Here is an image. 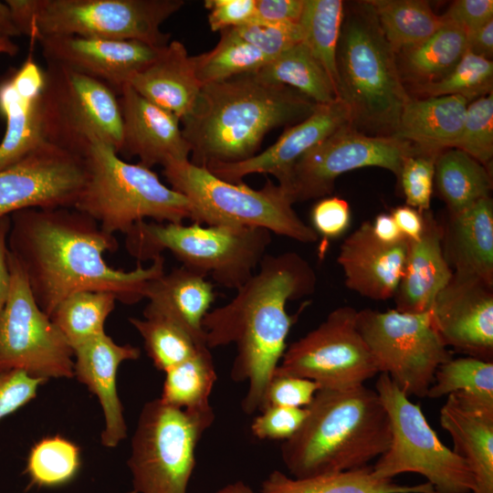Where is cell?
Returning <instances> with one entry per match:
<instances>
[{"label": "cell", "instance_id": "cell-31", "mask_svg": "<svg viewBox=\"0 0 493 493\" xmlns=\"http://www.w3.org/2000/svg\"><path fill=\"white\" fill-rule=\"evenodd\" d=\"M260 493H435L425 482L400 485L393 479L376 477L372 467L295 478L279 470L272 471L262 482Z\"/></svg>", "mask_w": 493, "mask_h": 493}, {"label": "cell", "instance_id": "cell-57", "mask_svg": "<svg viewBox=\"0 0 493 493\" xmlns=\"http://www.w3.org/2000/svg\"><path fill=\"white\" fill-rule=\"evenodd\" d=\"M372 228L376 238L385 244H395L406 239L389 214L378 215L372 223Z\"/></svg>", "mask_w": 493, "mask_h": 493}, {"label": "cell", "instance_id": "cell-39", "mask_svg": "<svg viewBox=\"0 0 493 493\" xmlns=\"http://www.w3.org/2000/svg\"><path fill=\"white\" fill-rule=\"evenodd\" d=\"M216 379L210 349H202L165 372L160 399L179 409H207L211 407L209 397Z\"/></svg>", "mask_w": 493, "mask_h": 493}, {"label": "cell", "instance_id": "cell-58", "mask_svg": "<svg viewBox=\"0 0 493 493\" xmlns=\"http://www.w3.org/2000/svg\"><path fill=\"white\" fill-rule=\"evenodd\" d=\"M21 36L6 2L0 1V38Z\"/></svg>", "mask_w": 493, "mask_h": 493}, {"label": "cell", "instance_id": "cell-22", "mask_svg": "<svg viewBox=\"0 0 493 493\" xmlns=\"http://www.w3.org/2000/svg\"><path fill=\"white\" fill-rule=\"evenodd\" d=\"M45 70L31 54L0 82V115L5 132L0 142V170L16 163L45 141L42 93Z\"/></svg>", "mask_w": 493, "mask_h": 493}, {"label": "cell", "instance_id": "cell-20", "mask_svg": "<svg viewBox=\"0 0 493 493\" xmlns=\"http://www.w3.org/2000/svg\"><path fill=\"white\" fill-rule=\"evenodd\" d=\"M350 123L346 105L340 100L318 105L303 121L287 127L271 146L249 159L229 163H214L205 168L221 180L237 184L253 173H267L282 184L307 152L343 125Z\"/></svg>", "mask_w": 493, "mask_h": 493}, {"label": "cell", "instance_id": "cell-56", "mask_svg": "<svg viewBox=\"0 0 493 493\" xmlns=\"http://www.w3.org/2000/svg\"><path fill=\"white\" fill-rule=\"evenodd\" d=\"M467 43L469 52L491 60L493 56V19L467 34Z\"/></svg>", "mask_w": 493, "mask_h": 493}, {"label": "cell", "instance_id": "cell-2", "mask_svg": "<svg viewBox=\"0 0 493 493\" xmlns=\"http://www.w3.org/2000/svg\"><path fill=\"white\" fill-rule=\"evenodd\" d=\"M258 267L230 302L209 311L202 323L210 350L236 344L231 378L248 381L241 404L248 414L259 410L287 349L294 322L287 302L312 294L317 280L310 264L296 252L265 255Z\"/></svg>", "mask_w": 493, "mask_h": 493}, {"label": "cell", "instance_id": "cell-51", "mask_svg": "<svg viewBox=\"0 0 493 493\" xmlns=\"http://www.w3.org/2000/svg\"><path fill=\"white\" fill-rule=\"evenodd\" d=\"M212 31L237 27L256 19V0H205Z\"/></svg>", "mask_w": 493, "mask_h": 493}, {"label": "cell", "instance_id": "cell-54", "mask_svg": "<svg viewBox=\"0 0 493 493\" xmlns=\"http://www.w3.org/2000/svg\"><path fill=\"white\" fill-rule=\"evenodd\" d=\"M391 215L408 241H415L421 236L425 226L423 212L405 205L393 208Z\"/></svg>", "mask_w": 493, "mask_h": 493}, {"label": "cell", "instance_id": "cell-30", "mask_svg": "<svg viewBox=\"0 0 493 493\" xmlns=\"http://www.w3.org/2000/svg\"><path fill=\"white\" fill-rule=\"evenodd\" d=\"M468 103L456 95L410 98L393 137L430 152L455 148Z\"/></svg>", "mask_w": 493, "mask_h": 493}, {"label": "cell", "instance_id": "cell-10", "mask_svg": "<svg viewBox=\"0 0 493 493\" xmlns=\"http://www.w3.org/2000/svg\"><path fill=\"white\" fill-rule=\"evenodd\" d=\"M215 420L211 407L184 410L160 398L147 402L131 439V493H187L195 449Z\"/></svg>", "mask_w": 493, "mask_h": 493}, {"label": "cell", "instance_id": "cell-59", "mask_svg": "<svg viewBox=\"0 0 493 493\" xmlns=\"http://www.w3.org/2000/svg\"><path fill=\"white\" fill-rule=\"evenodd\" d=\"M216 493H255L252 488L241 480L229 483L221 488Z\"/></svg>", "mask_w": 493, "mask_h": 493}, {"label": "cell", "instance_id": "cell-37", "mask_svg": "<svg viewBox=\"0 0 493 493\" xmlns=\"http://www.w3.org/2000/svg\"><path fill=\"white\" fill-rule=\"evenodd\" d=\"M455 394L473 405L493 410V362L473 357L451 358L435 372L427 396Z\"/></svg>", "mask_w": 493, "mask_h": 493}, {"label": "cell", "instance_id": "cell-38", "mask_svg": "<svg viewBox=\"0 0 493 493\" xmlns=\"http://www.w3.org/2000/svg\"><path fill=\"white\" fill-rule=\"evenodd\" d=\"M341 0H305L299 20L302 42L323 67L338 94L336 52L344 17ZM339 99V98H338Z\"/></svg>", "mask_w": 493, "mask_h": 493}, {"label": "cell", "instance_id": "cell-14", "mask_svg": "<svg viewBox=\"0 0 493 493\" xmlns=\"http://www.w3.org/2000/svg\"><path fill=\"white\" fill-rule=\"evenodd\" d=\"M10 291L0 314V372L20 371L47 381L74 377V351L37 305L9 252Z\"/></svg>", "mask_w": 493, "mask_h": 493}, {"label": "cell", "instance_id": "cell-21", "mask_svg": "<svg viewBox=\"0 0 493 493\" xmlns=\"http://www.w3.org/2000/svg\"><path fill=\"white\" fill-rule=\"evenodd\" d=\"M118 98L122 119L119 155L136 156L139 163L148 168L189 160L191 148L176 115L151 102L130 85L122 88Z\"/></svg>", "mask_w": 493, "mask_h": 493}, {"label": "cell", "instance_id": "cell-11", "mask_svg": "<svg viewBox=\"0 0 493 493\" xmlns=\"http://www.w3.org/2000/svg\"><path fill=\"white\" fill-rule=\"evenodd\" d=\"M391 424V444L372 467L379 478L393 479L404 473L425 477L435 493H472L471 471L453 450L446 446L429 425L420 406L385 374L376 384Z\"/></svg>", "mask_w": 493, "mask_h": 493}, {"label": "cell", "instance_id": "cell-24", "mask_svg": "<svg viewBox=\"0 0 493 493\" xmlns=\"http://www.w3.org/2000/svg\"><path fill=\"white\" fill-rule=\"evenodd\" d=\"M74 377L95 394L104 415L101 445L117 446L127 436L123 406L117 392L116 377L120 365L125 361L137 360L138 347L121 345L102 333L74 350Z\"/></svg>", "mask_w": 493, "mask_h": 493}, {"label": "cell", "instance_id": "cell-43", "mask_svg": "<svg viewBox=\"0 0 493 493\" xmlns=\"http://www.w3.org/2000/svg\"><path fill=\"white\" fill-rule=\"evenodd\" d=\"M493 63L467 50L445 77L413 89L423 97L461 96L469 102L492 92Z\"/></svg>", "mask_w": 493, "mask_h": 493}, {"label": "cell", "instance_id": "cell-45", "mask_svg": "<svg viewBox=\"0 0 493 493\" xmlns=\"http://www.w3.org/2000/svg\"><path fill=\"white\" fill-rule=\"evenodd\" d=\"M440 152L418 148L407 155L401 166V183L406 205L424 212L430 209L434 188L435 163Z\"/></svg>", "mask_w": 493, "mask_h": 493}, {"label": "cell", "instance_id": "cell-50", "mask_svg": "<svg viewBox=\"0 0 493 493\" xmlns=\"http://www.w3.org/2000/svg\"><path fill=\"white\" fill-rule=\"evenodd\" d=\"M312 228L327 239H335L343 235L351 224V208L348 202L337 196L320 199L310 214Z\"/></svg>", "mask_w": 493, "mask_h": 493}, {"label": "cell", "instance_id": "cell-41", "mask_svg": "<svg viewBox=\"0 0 493 493\" xmlns=\"http://www.w3.org/2000/svg\"><path fill=\"white\" fill-rule=\"evenodd\" d=\"M129 321L140 333L149 358L159 371L165 372L200 350L208 348L163 315L143 311V319L129 318Z\"/></svg>", "mask_w": 493, "mask_h": 493}, {"label": "cell", "instance_id": "cell-53", "mask_svg": "<svg viewBox=\"0 0 493 493\" xmlns=\"http://www.w3.org/2000/svg\"><path fill=\"white\" fill-rule=\"evenodd\" d=\"M305 0H256V19L299 23Z\"/></svg>", "mask_w": 493, "mask_h": 493}, {"label": "cell", "instance_id": "cell-52", "mask_svg": "<svg viewBox=\"0 0 493 493\" xmlns=\"http://www.w3.org/2000/svg\"><path fill=\"white\" fill-rule=\"evenodd\" d=\"M441 17L445 23L458 26L468 34L493 19V1L456 0Z\"/></svg>", "mask_w": 493, "mask_h": 493}, {"label": "cell", "instance_id": "cell-55", "mask_svg": "<svg viewBox=\"0 0 493 493\" xmlns=\"http://www.w3.org/2000/svg\"><path fill=\"white\" fill-rule=\"evenodd\" d=\"M10 228V215L0 218V314L10 291L9 250L7 236Z\"/></svg>", "mask_w": 493, "mask_h": 493}, {"label": "cell", "instance_id": "cell-42", "mask_svg": "<svg viewBox=\"0 0 493 493\" xmlns=\"http://www.w3.org/2000/svg\"><path fill=\"white\" fill-rule=\"evenodd\" d=\"M80 468L79 447L68 439L47 436L29 451L25 473L30 487L57 488L72 481Z\"/></svg>", "mask_w": 493, "mask_h": 493}, {"label": "cell", "instance_id": "cell-12", "mask_svg": "<svg viewBox=\"0 0 493 493\" xmlns=\"http://www.w3.org/2000/svg\"><path fill=\"white\" fill-rule=\"evenodd\" d=\"M42 93L45 141L83 157L95 140L119 154L122 119L118 94L105 83L47 62Z\"/></svg>", "mask_w": 493, "mask_h": 493}, {"label": "cell", "instance_id": "cell-26", "mask_svg": "<svg viewBox=\"0 0 493 493\" xmlns=\"http://www.w3.org/2000/svg\"><path fill=\"white\" fill-rule=\"evenodd\" d=\"M442 226L443 254L453 272L479 278L493 286V203L479 200Z\"/></svg>", "mask_w": 493, "mask_h": 493}, {"label": "cell", "instance_id": "cell-36", "mask_svg": "<svg viewBox=\"0 0 493 493\" xmlns=\"http://www.w3.org/2000/svg\"><path fill=\"white\" fill-rule=\"evenodd\" d=\"M116 301V297L110 292L77 291L59 302L50 319L74 350L105 333V322Z\"/></svg>", "mask_w": 493, "mask_h": 493}, {"label": "cell", "instance_id": "cell-4", "mask_svg": "<svg viewBox=\"0 0 493 493\" xmlns=\"http://www.w3.org/2000/svg\"><path fill=\"white\" fill-rule=\"evenodd\" d=\"M307 409L300 429L281 446L282 461L292 477L367 467L391 444L388 413L377 392L364 384L320 388Z\"/></svg>", "mask_w": 493, "mask_h": 493}, {"label": "cell", "instance_id": "cell-49", "mask_svg": "<svg viewBox=\"0 0 493 493\" xmlns=\"http://www.w3.org/2000/svg\"><path fill=\"white\" fill-rule=\"evenodd\" d=\"M46 382L20 371L0 372V420L35 399Z\"/></svg>", "mask_w": 493, "mask_h": 493}, {"label": "cell", "instance_id": "cell-3", "mask_svg": "<svg viewBox=\"0 0 493 493\" xmlns=\"http://www.w3.org/2000/svg\"><path fill=\"white\" fill-rule=\"evenodd\" d=\"M318 104L297 90L266 82L256 73L202 86L182 132L192 163L241 162L257 153L267 133L309 117Z\"/></svg>", "mask_w": 493, "mask_h": 493}, {"label": "cell", "instance_id": "cell-25", "mask_svg": "<svg viewBox=\"0 0 493 493\" xmlns=\"http://www.w3.org/2000/svg\"><path fill=\"white\" fill-rule=\"evenodd\" d=\"M423 215V233L417 240L408 241L403 275L393 296L395 309L401 312H428L453 275L443 254L441 224L430 209Z\"/></svg>", "mask_w": 493, "mask_h": 493}, {"label": "cell", "instance_id": "cell-18", "mask_svg": "<svg viewBox=\"0 0 493 493\" xmlns=\"http://www.w3.org/2000/svg\"><path fill=\"white\" fill-rule=\"evenodd\" d=\"M446 347L493 362V286L453 272L428 311Z\"/></svg>", "mask_w": 493, "mask_h": 493}, {"label": "cell", "instance_id": "cell-16", "mask_svg": "<svg viewBox=\"0 0 493 493\" xmlns=\"http://www.w3.org/2000/svg\"><path fill=\"white\" fill-rule=\"evenodd\" d=\"M418 148L393 136L364 134L348 123L300 157L278 185L294 204L326 197L340 175L359 168H383L398 179L404 159Z\"/></svg>", "mask_w": 493, "mask_h": 493}, {"label": "cell", "instance_id": "cell-15", "mask_svg": "<svg viewBox=\"0 0 493 493\" xmlns=\"http://www.w3.org/2000/svg\"><path fill=\"white\" fill-rule=\"evenodd\" d=\"M357 311L349 306L333 309L286 349L274 373L309 379L327 389L364 384L379 372L357 328Z\"/></svg>", "mask_w": 493, "mask_h": 493}, {"label": "cell", "instance_id": "cell-6", "mask_svg": "<svg viewBox=\"0 0 493 493\" xmlns=\"http://www.w3.org/2000/svg\"><path fill=\"white\" fill-rule=\"evenodd\" d=\"M87 179L74 209L93 218L110 235L126 234L136 223H183L193 218L188 199L141 163H130L95 140L83 154Z\"/></svg>", "mask_w": 493, "mask_h": 493}, {"label": "cell", "instance_id": "cell-29", "mask_svg": "<svg viewBox=\"0 0 493 493\" xmlns=\"http://www.w3.org/2000/svg\"><path fill=\"white\" fill-rule=\"evenodd\" d=\"M143 311L163 315L181 325L198 343L205 344L202 326L215 299L214 286L206 277L181 266L150 281Z\"/></svg>", "mask_w": 493, "mask_h": 493}, {"label": "cell", "instance_id": "cell-47", "mask_svg": "<svg viewBox=\"0 0 493 493\" xmlns=\"http://www.w3.org/2000/svg\"><path fill=\"white\" fill-rule=\"evenodd\" d=\"M307 415V407L269 406L253 420L251 431L259 439L286 441L300 429Z\"/></svg>", "mask_w": 493, "mask_h": 493}, {"label": "cell", "instance_id": "cell-17", "mask_svg": "<svg viewBox=\"0 0 493 493\" xmlns=\"http://www.w3.org/2000/svg\"><path fill=\"white\" fill-rule=\"evenodd\" d=\"M86 179L82 156L43 142L0 170V218L29 208H74Z\"/></svg>", "mask_w": 493, "mask_h": 493}, {"label": "cell", "instance_id": "cell-60", "mask_svg": "<svg viewBox=\"0 0 493 493\" xmlns=\"http://www.w3.org/2000/svg\"><path fill=\"white\" fill-rule=\"evenodd\" d=\"M19 51L18 46L8 38H0V56H16Z\"/></svg>", "mask_w": 493, "mask_h": 493}, {"label": "cell", "instance_id": "cell-1", "mask_svg": "<svg viewBox=\"0 0 493 493\" xmlns=\"http://www.w3.org/2000/svg\"><path fill=\"white\" fill-rule=\"evenodd\" d=\"M10 254L17 261L38 307L51 316L68 295L80 290L112 293L132 305L145 299L151 280L165 272L163 255L131 270L109 266L103 255L115 252L114 235L74 208H29L10 215Z\"/></svg>", "mask_w": 493, "mask_h": 493}, {"label": "cell", "instance_id": "cell-32", "mask_svg": "<svg viewBox=\"0 0 493 493\" xmlns=\"http://www.w3.org/2000/svg\"><path fill=\"white\" fill-rule=\"evenodd\" d=\"M467 50L466 32L452 24L444 25L421 43L396 53L403 82L413 89L445 77Z\"/></svg>", "mask_w": 493, "mask_h": 493}, {"label": "cell", "instance_id": "cell-7", "mask_svg": "<svg viewBox=\"0 0 493 493\" xmlns=\"http://www.w3.org/2000/svg\"><path fill=\"white\" fill-rule=\"evenodd\" d=\"M125 235V247L139 263L167 250L182 266L234 289L255 273L271 242V232L264 228L145 220Z\"/></svg>", "mask_w": 493, "mask_h": 493}, {"label": "cell", "instance_id": "cell-23", "mask_svg": "<svg viewBox=\"0 0 493 493\" xmlns=\"http://www.w3.org/2000/svg\"><path fill=\"white\" fill-rule=\"evenodd\" d=\"M408 240L385 244L374 236L365 221L341 243L337 262L346 287L364 298L386 300L393 298L403 275Z\"/></svg>", "mask_w": 493, "mask_h": 493}, {"label": "cell", "instance_id": "cell-28", "mask_svg": "<svg viewBox=\"0 0 493 493\" xmlns=\"http://www.w3.org/2000/svg\"><path fill=\"white\" fill-rule=\"evenodd\" d=\"M439 413L453 451L467 464L474 480L472 493H493V410L446 396Z\"/></svg>", "mask_w": 493, "mask_h": 493}, {"label": "cell", "instance_id": "cell-61", "mask_svg": "<svg viewBox=\"0 0 493 493\" xmlns=\"http://www.w3.org/2000/svg\"><path fill=\"white\" fill-rule=\"evenodd\" d=\"M130 493H131V492H130Z\"/></svg>", "mask_w": 493, "mask_h": 493}, {"label": "cell", "instance_id": "cell-9", "mask_svg": "<svg viewBox=\"0 0 493 493\" xmlns=\"http://www.w3.org/2000/svg\"><path fill=\"white\" fill-rule=\"evenodd\" d=\"M163 167L171 187L190 202L194 223L264 228L302 243L319 238L297 215L286 192L270 180L256 190L242 182L221 180L189 160L170 162Z\"/></svg>", "mask_w": 493, "mask_h": 493}, {"label": "cell", "instance_id": "cell-33", "mask_svg": "<svg viewBox=\"0 0 493 493\" xmlns=\"http://www.w3.org/2000/svg\"><path fill=\"white\" fill-rule=\"evenodd\" d=\"M434 184L449 214H456L490 197L492 178L488 167L465 152L450 148L436 157Z\"/></svg>", "mask_w": 493, "mask_h": 493}, {"label": "cell", "instance_id": "cell-34", "mask_svg": "<svg viewBox=\"0 0 493 493\" xmlns=\"http://www.w3.org/2000/svg\"><path fill=\"white\" fill-rule=\"evenodd\" d=\"M256 74L266 82L291 88L318 105L339 100L329 75L303 42L269 60Z\"/></svg>", "mask_w": 493, "mask_h": 493}, {"label": "cell", "instance_id": "cell-19", "mask_svg": "<svg viewBox=\"0 0 493 493\" xmlns=\"http://www.w3.org/2000/svg\"><path fill=\"white\" fill-rule=\"evenodd\" d=\"M46 62L96 79L118 95L131 78L151 64L162 47L135 40L50 36L37 40Z\"/></svg>", "mask_w": 493, "mask_h": 493}, {"label": "cell", "instance_id": "cell-8", "mask_svg": "<svg viewBox=\"0 0 493 493\" xmlns=\"http://www.w3.org/2000/svg\"><path fill=\"white\" fill-rule=\"evenodd\" d=\"M20 32L38 40L50 36L135 40L165 47L161 26L183 0H6Z\"/></svg>", "mask_w": 493, "mask_h": 493}, {"label": "cell", "instance_id": "cell-5", "mask_svg": "<svg viewBox=\"0 0 493 493\" xmlns=\"http://www.w3.org/2000/svg\"><path fill=\"white\" fill-rule=\"evenodd\" d=\"M336 67L338 98L349 110L350 124L370 136H393L411 97L368 1L344 5Z\"/></svg>", "mask_w": 493, "mask_h": 493}, {"label": "cell", "instance_id": "cell-48", "mask_svg": "<svg viewBox=\"0 0 493 493\" xmlns=\"http://www.w3.org/2000/svg\"><path fill=\"white\" fill-rule=\"evenodd\" d=\"M320 389L312 380L274 373L259 410L269 406L307 407Z\"/></svg>", "mask_w": 493, "mask_h": 493}, {"label": "cell", "instance_id": "cell-13", "mask_svg": "<svg viewBox=\"0 0 493 493\" xmlns=\"http://www.w3.org/2000/svg\"><path fill=\"white\" fill-rule=\"evenodd\" d=\"M356 322L378 372L408 397L427 396L438 367L452 358L430 313L364 309L357 311Z\"/></svg>", "mask_w": 493, "mask_h": 493}, {"label": "cell", "instance_id": "cell-46", "mask_svg": "<svg viewBox=\"0 0 493 493\" xmlns=\"http://www.w3.org/2000/svg\"><path fill=\"white\" fill-rule=\"evenodd\" d=\"M230 29L271 59L303 40L301 26L293 22L254 20Z\"/></svg>", "mask_w": 493, "mask_h": 493}, {"label": "cell", "instance_id": "cell-27", "mask_svg": "<svg viewBox=\"0 0 493 493\" xmlns=\"http://www.w3.org/2000/svg\"><path fill=\"white\" fill-rule=\"evenodd\" d=\"M128 85L180 121L193 110L202 89L192 56L178 40L163 47L151 64L131 78Z\"/></svg>", "mask_w": 493, "mask_h": 493}, {"label": "cell", "instance_id": "cell-40", "mask_svg": "<svg viewBox=\"0 0 493 493\" xmlns=\"http://www.w3.org/2000/svg\"><path fill=\"white\" fill-rule=\"evenodd\" d=\"M192 58L202 86L243 74L256 73L271 60L230 28L220 31V39L213 49L192 56Z\"/></svg>", "mask_w": 493, "mask_h": 493}, {"label": "cell", "instance_id": "cell-35", "mask_svg": "<svg viewBox=\"0 0 493 493\" xmlns=\"http://www.w3.org/2000/svg\"><path fill=\"white\" fill-rule=\"evenodd\" d=\"M379 26L395 54L423 42L443 25L424 0H369Z\"/></svg>", "mask_w": 493, "mask_h": 493}, {"label": "cell", "instance_id": "cell-44", "mask_svg": "<svg viewBox=\"0 0 493 493\" xmlns=\"http://www.w3.org/2000/svg\"><path fill=\"white\" fill-rule=\"evenodd\" d=\"M455 148L488 168L493 157V92L468 103Z\"/></svg>", "mask_w": 493, "mask_h": 493}]
</instances>
